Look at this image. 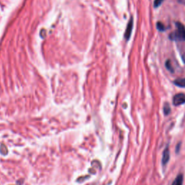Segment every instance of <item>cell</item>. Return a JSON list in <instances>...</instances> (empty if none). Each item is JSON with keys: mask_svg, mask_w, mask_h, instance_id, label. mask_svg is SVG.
<instances>
[{"mask_svg": "<svg viewBox=\"0 0 185 185\" xmlns=\"http://www.w3.org/2000/svg\"><path fill=\"white\" fill-rule=\"evenodd\" d=\"M177 29L174 32L169 35V38L172 41H185V27L182 23L177 22L176 23Z\"/></svg>", "mask_w": 185, "mask_h": 185, "instance_id": "1", "label": "cell"}, {"mask_svg": "<svg viewBox=\"0 0 185 185\" xmlns=\"http://www.w3.org/2000/svg\"><path fill=\"white\" fill-rule=\"evenodd\" d=\"M184 104H185L184 93H177L173 97V104L174 106H180Z\"/></svg>", "mask_w": 185, "mask_h": 185, "instance_id": "2", "label": "cell"}, {"mask_svg": "<svg viewBox=\"0 0 185 185\" xmlns=\"http://www.w3.org/2000/svg\"><path fill=\"white\" fill-rule=\"evenodd\" d=\"M132 28H133V18L132 17H131L130 20H129V22H128L127 28H126L125 33H124V38H125L126 41H129V38H130Z\"/></svg>", "mask_w": 185, "mask_h": 185, "instance_id": "3", "label": "cell"}, {"mask_svg": "<svg viewBox=\"0 0 185 185\" xmlns=\"http://www.w3.org/2000/svg\"><path fill=\"white\" fill-rule=\"evenodd\" d=\"M170 158V151L168 147H166L163 152V156H162V164L163 166H166L168 164V161Z\"/></svg>", "mask_w": 185, "mask_h": 185, "instance_id": "4", "label": "cell"}, {"mask_svg": "<svg viewBox=\"0 0 185 185\" xmlns=\"http://www.w3.org/2000/svg\"><path fill=\"white\" fill-rule=\"evenodd\" d=\"M183 179H184V177H183V175L179 174L177 177V178L174 179V182L172 183V185H182Z\"/></svg>", "mask_w": 185, "mask_h": 185, "instance_id": "5", "label": "cell"}, {"mask_svg": "<svg viewBox=\"0 0 185 185\" xmlns=\"http://www.w3.org/2000/svg\"><path fill=\"white\" fill-rule=\"evenodd\" d=\"M174 83L180 88H185V78H179L174 81Z\"/></svg>", "mask_w": 185, "mask_h": 185, "instance_id": "6", "label": "cell"}, {"mask_svg": "<svg viewBox=\"0 0 185 185\" xmlns=\"http://www.w3.org/2000/svg\"><path fill=\"white\" fill-rule=\"evenodd\" d=\"M164 113L165 115H168L171 112V107H170L169 104L168 103H166L164 106Z\"/></svg>", "mask_w": 185, "mask_h": 185, "instance_id": "7", "label": "cell"}, {"mask_svg": "<svg viewBox=\"0 0 185 185\" xmlns=\"http://www.w3.org/2000/svg\"><path fill=\"white\" fill-rule=\"evenodd\" d=\"M156 27L159 31H161V32H164V31L166 30V27H165L164 23H162L161 22H158V23H156Z\"/></svg>", "mask_w": 185, "mask_h": 185, "instance_id": "8", "label": "cell"}, {"mask_svg": "<svg viewBox=\"0 0 185 185\" xmlns=\"http://www.w3.org/2000/svg\"><path fill=\"white\" fill-rule=\"evenodd\" d=\"M0 153H1V154L4 155H6L7 153H8L7 148L5 145H1V146H0Z\"/></svg>", "mask_w": 185, "mask_h": 185, "instance_id": "9", "label": "cell"}, {"mask_svg": "<svg viewBox=\"0 0 185 185\" xmlns=\"http://www.w3.org/2000/svg\"><path fill=\"white\" fill-rule=\"evenodd\" d=\"M166 69H168L169 72H174V68L172 67V65H171V61H170L169 59L167 60V61L166 62Z\"/></svg>", "mask_w": 185, "mask_h": 185, "instance_id": "10", "label": "cell"}, {"mask_svg": "<svg viewBox=\"0 0 185 185\" xmlns=\"http://www.w3.org/2000/svg\"><path fill=\"white\" fill-rule=\"evenodd\" d=\"M164 0H154V4H153V6L155 8H158V7L161 6V4L163 3Z\"/></svg>", "mask_w": 185, "mask_h": 185, "instance_id": "11", "label": "cell"}, {"mask_svg": "<svg viewBox=\"0 0 185 185\" xmlns=\"http://www.w3.org/2000/svg\"><path fill=\"white\" fill-rule=\"evenodd\" d=\"M178 2L182 4V5H185V0H178Z\"/></svg>", "mask_w": 185, "mask_h": 185, "instance_id": "12", "label": "cell"}, {"mask_svg": "<svg viewBox=\"0 0 185 185\" xmlns=\"http://www.w3.org/2000/svg\"><path fill=\"white\" fill-rule=\"evenodd\" d=\"M18 185H21V184H18Z\"/></svg>", "mask_w": 185, "mask_h": 185, "instance_id": "13", "label": "cell"}]
</instances>
